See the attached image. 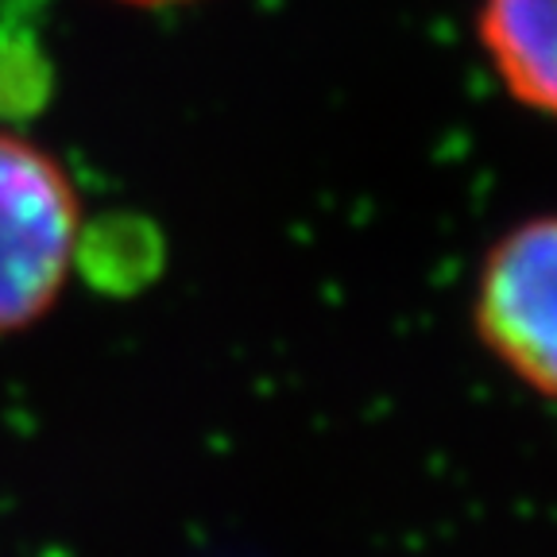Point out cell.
I'll return each mask as SVG.
<instances>
[{
    "label": "cell",
    "mask_w": 557,
    "mask_h": 557,
    "mask_svg": "<svg viewBox=\"0 0 557 557\" xmlns=\"http://www.w3.org/2000/svg\"><path fill=\"white\" fill-rule=\"evenodd\" d=\"M78 244V198L51 156L0 136V337L44 318Z\"/></svg>",
    "instance_id": "obj_1"
},
{
    "label": "cell",
    "mask_w": 557,
    "mask_h": 557,
    "mask_svg": "<svg viewBox=\"0 0 557 557\" xmlns=\"http://www.w3.org/2000/svg\"><path fill=\"white\" fill-rule=\"evenodd\" d=\"M476 27L507 94L557 121V0H480Z\"/></svg>",
    "instance_id": "obj_3"
},
{
    "label": "cell",
    "mask_w": 557,
    "mask_h": 557,
    "mask_svg": "<svg viewBox=\"0 0 557 557\" xmlns=\"http://www.w3.org/2000/svg\"><path fill=\"white\" fill-rule=\"evenodd\" d=\"M124 4H178V0H124Z\"/></svg>",
    "instance_id": "obj_4"
},
{
    "label": "cell",
    "mask_w": 557,
    "mask_h": 557,
    "mask_svg": "<svg viewBox=\"0 0 557 557\" xmlns=\"http://www.w3.org/2000/svg\"><path fill=\"white\" fill-rule=\"evenodd\" d=\"M472 330L504 372L557 403V213L519 221L487 248Z\"/></svg>",
    "instance_id": "obj_2"
}]
</instances>
